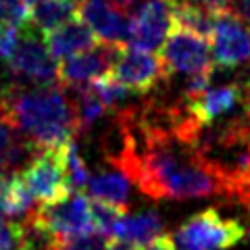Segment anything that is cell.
I'll use <instances>...</instances> for the list:
<instances>
[{
  "label": "cell",
  "instance_id": "obj_1",
  "mask_svg": "<svg viewBox=\"0 0 250 250\" xmlns=\"http://www.w3.org/2000/svg\"><path fill=\"white\" fill-rule=\"evenodd\" d=\"M113 165L154 200H186L225 194V188L196 152V138L161 125L142 113H117Z\"/></svg>",
  "mask_w": 250,
  "mask_h": 250
},
{
  "label": "cell",
  "instance_id": "obj_2",
  "mask_svg": "<svg viewBox=\"0 0 250 250\" xmlns=\"http://www.w3.org/2000/svg\"><path fill=\"white\" fill-rule=\"evenodd\" d=\"M0 98L2 108L38 152L57 150L77 134L71 100L57 83L17 85L6 82Z\"/></svg>",
  "mask_w": 250,
  "mask_h": 250
},
{
  "label": "cell",
  "instance_id": "obj_3",
  "mask_svg": "<svg viewBox=\"0 0 250 250\" xmlns=\"http://www.w3.org/2000/svg\"><path fill=\"white\" fill-rule=\"evenodd\" d=\"M25 228L34 242L44 240V246L50 240H73L92 233L90 198L82 192H71L54 205H40L25 221Z\"/></svg>",
  "mask_w": 250,
  "mask_h": 250
},
{
  "label": "cell",
  "instance_id": "obj_4",
  "mask_svg": "<svg viewBox=\"0 0 250 250\" xmlns=\"http://www.w3.org/2000/svg\"><path fill=\"white\" fill-rule=\"evenodd\" d=\"M244 238L240 221L223 217L215 208L192 215L173 233L177 250H228Z\"/></svg>",
  "mask_w": 250,
  "mask_h": 250
},
{
  "label": "cell",
  "instance_id": "obj_5",
  "mask_svg": "<svg viewBox=\"0 0 250 250\" xmlns=\"http://www.w3.org/2000/svg\"><path fill=\"white\" fill-rule=\"evenodd\" d=\"M11 80L17 85H52L57 80V61L46 46L44 34L29 25L21 31L19 44L6 61Z\"/></svg>",
  "mask_w": 250,
  "mask_h": 250
},
{
  "label": "cell",
  "instance_id": "obj_6",
  "mask_svg": "<svg viewBox=\"0 0 250 250\" xmlns=\"http://www.w3.org/2000/svg\"><path fill=\"white\" fill-rule=\"evenodd\" d=\"M159 59L167 77L173 73H182L188 77L213 75V57H210L208 42L179 27L171 31L165 44L161 46Z\"/></svg>",
  "mask_w": 250,
  "mask_h": 250
},
{
  "label": "cell",
  "instance_id": "obj_7",
  "mask_svg": "<svg viewBox=\"0 0 250 250\" xmlns=\"http://www.w3.org/2000/svg\"><path fill=\"white\" fill-rule=\"evenodd\" d=\"M61 148H57V150H40L36 156H31L25 169L19 173L29 194L40 205H54V202L71 194L65 165H62Z\"/></svg>",
  "mask_w": 250,
  "mask_h": 250
},
{
  "label": "cell",
  "instance_id": "obj_8",
  "mask_svg": "<svg viewBox=\"0 0 250 250\" xmlns=\"http://www.w3.org/2000/svg\"><path fill=\"white\" fill-rule=\"evenodd\" d=\"M175 29V15L171 0H144L131 17L127 46L138 50H161L169 34Z\"/></svg>",
  "mask_w": 250,
  "mask_h": 250
},
{
  "label": "cell",
  "instance_id": "obj_9",
  "mask_svg": "<svg viewBox=\"0 0 250 250\" xmlns=\"http://www.w3.org/2000/svg\"><path fill=\"white\" fill-rule=\"evenodd\" d=\"M108 75L119 82L125 90L142 94V96L154 90L161 80H167V73L159 57L146 50L131 48L127 44L119 46Z\"/></svg>",
  "mask_w": 250,
  "mask_h": 250
},
{
  "label": "cell",
  "instance_id": "obj_10",
  "mask_svg": "<svg viewBox=\"0 0 250 250\" xmlns=\"http://www.w3.org/2000/svg\"><path fill=\"white\" fill-rule=\"evenodd\" d=\"M119 46L98 42L94 48L85 50L75 57H69L61 61L57 69V80L61 82V88H77V85L92 83L111 73V67L115 62Z\"/></svg>",
  "mask_w": 250,
  "mask_h": 250
},
{
  "label": "cell",
  "instance_id": "obj_11",
  "mask_svg": "<svg viewBox=\"0 0 250 250\" xmlns=\"http://www.w3.org/2000/svg\"><path fill=\"white\" fill-rule=\"evenodd\" d=\"M213 65L238 67L250 61V29L229 11H221L213 29Z\"/></svg>",
  "mask_w": 250,
  "mask_h": 250
},
{
  "label": "cell",
  "instance_id": "obj_12",
  "mask_svg": "<svg viewBox=\"0 0 250 250\" xmlns=\"http://www.w3.org/2000/svg\"><path fill=\"white\" fill-rule=\"evenodd\" d=\"M77 13H80L77 17L90 27L98 42L113 46L127 44L131 17H127V13L115 9L108 0H85Z\"/></svg>",
  "mask_w": 250,
  "mask_h": 250
},
{
  "label": "cell",
  "instance_id": "obj_13",
  "mask_svg": "<svg viewBox=\"0 0 250 250\" xmlns=\"http://www.w3.org/2000/svg\"><path fill=\"white\" fill-rule=\"evenodd\" d=\"M188 113L200 127H208L219 117L231 113L238 104H242V85L228 83L213 90H205L200 96L192 100H184Z\"/></svg>",
  "mask_w": 250,
  "mask_h": 250
},
{
  "label": "cell",
  "instance_id": "obj_14",
  "mask_svg": "<svg viewBox=\"0 0 250 250\" xmlns=\"http://www.w3.org/2000/svg\"><path fill=\"white\" fill-rule=\"evenodd\" d=\"M44 40H46V46H48L54 61H65L69 57H75V54L90 50L98 44V40L90 31V27L85 25L77 15L73 19H69L67 23L59 25L57 29L44 34Z\"/></svg>",
  "mask_w": 250,
  "mask_h": 250
},
{
  "label": "cell",
  "instance_id": "obj_15",
  "mask_svg": "<svg viewBox=\"0 0 250 250\" xmlns=\"http://www.w3.org/2000/svg\"><path fill=\"white\" fill-rule=\"evenodd\" d=\"M36 148L19 131L9 113L0 106V173H13L15 167L31 159Z\"/></svg>",
  "mask_w": 250,
  "mask_h": 250
},
{
  "label": "cell",
  "instance_id": "obj_16",
  "mask_svg": "<svg viewBox=\"0 0 250 250\" xmlns=\"http://www.w3.org/2000/svg\"><path fill=\"white\" fill-rule=\"evenodd\" d=\"M34 215V196L19 173H0V217L25 223Z\"/></svg>",
  "mask_w": 250,
  "mask_h": 250
},
{
  "label": "cell",
  "instance_id": "obj_17",
  "mask_svg": "<svg viewBox=\"0 0 250 250\" xmlns=\"http://www.w3.org/2000/svg\"><path fill=\"white\" fill-rule=\"evenodd\" d=\"M163 236V221L154 210H144L138 215H125L113 233V240L123 242L131 248L150 244Z\"/></svg>",
  "mask_w": 250,
  "mask_h": 250
},
{
  "label": "cell",
  "instance_id": "obj_18",
  "mask_svg": "<svg viewBox=\"0 0 250 250\" xmlns=\"http://www.w3.org/2000/svg\"><path fill=\"white\" fill-rule=\"evenodd\" d=\"M85 190H88V196H92L94 200L125 208V202L129 198V179L119 169L100 171L96 175H90Z\"/></svg>",
  "mask_w": 250,
  "mask_h": 250
},
{
  "label": "cell",
  "instance_id": "obj_19",
  "mask_svg": "<svg viewBox=\"0 0 250 250\" xmlns=\"http://www.w3.org/2000/svg\"><path fill=\"white\" fill-rule=\"evenodd\" d=\"M71 106H73V117H75V129L80 131L90 129L100 117L104 115L106 106L103 104V100L98 98V94L94 92L92 83L77 85L71 88Z\"/></svg>",
  "mask_w": 250,
  "mask_h": 250
},
{
  "label": "cell",
  "instance_id": "obj_20",
  "mask_svg": "<svg viewBox=\"0 0 250 250\" xmlns=\"http://www.w3.org/2000/svg\"><path fill=\"white\" fill-rule=\"evenodd\" d=\"M75 9L69 6L62 0H40L38 4L31 6V25L42 34L57 29L62 23L75 17Z\"/></svg>",
  "mask_w": 250,
  "mask_h": 250
},
{
  "label": "cell",
  "instance_id": "obj_21",
  "mask_svg": "<svg viewBox=\"0 0 250 250\" xmlns=\"http://www.w3.org/2000/svg\"><path fill=\"white\" fill-rule=\"evenodd\" d=\"M61 152H62V165H65L69 188H71V192H82L90 182V173H88V167H85L83 159L77 152L75 140L67 142L61 148Z\"/></svg>",
  "mask_w": 250,
  "mask_h": 250
},
{
  "label": "cell",
  "instance_id": "obj_22",
  "mask_svg": "<svg viewBox=\"0 0 250 250\" xmlns=\"http://www.w3.org/2000/svg\"><path fill=\"white\" fill-rule=\"evenodd\" d=\"M90 213H92V225L94 231L103 233L108 240H113V233L117 229L121 219L127 215V210L108 202H100V200H90Z\"/></svg>",
  "mask_w": 250,
  "mask_h": 250
},
{
  "label": "cell",
  "instance_id": "obj_23",
  "mask_svg": "<svg viewBox=\"0 0 250 250\" xmlns=\"http://www.w3.org/2000/svg\"><path fill=\"white\" fill-rule=\"evenodd\" d=\"M34 238L25 223L0 217V250H34Z\"/></svg>",
  "mask_w": 250,
  "mask_h": 250
},
{
  "label": "cell",
  "instance_id": "obj_24",
  "mask_svg": "<svg viewBox=\"0 0 250 250\" xmlns=\"http://www.w3.org/2000/svg\"><path fill=\"white\" fill-rule=\"evenodd\" d=\"M108 242L111 240L103 233L92 231L73 240H50L42 250H106Z\"/></svg>",
  "mask_w": 250,
  "mask_h": 250
},
{
  "label": "cell",
  "instance_id": "obj_25",
  "mask_svg": "<svg viewBox=\"0 0 250 250\" xmlns=\"http://www.w3.org/2000/svg\"><path fill=\"white\" fill-rule=\"evenodd\" d=\"M92 88L98 94V98L103 100V104L106 108H117V104L123 103L129 94V90H125L123 85L117 80H113L111 75H104V77H100V80L92 82Z\"/></svg>",
  "mask_w": 250,
  "mask_h": 250
},
{
  "label": "cell",
  "instance_id": "obj_26",
  "mask_svg": "<svg viewBox=\"0 0 250 250\" xmlns=\"http://www.w3.org/2000/svg\"><path fill=\"white\" fill-rule=\"evenodd\" d=\"M228 11L240 23H244V25L250 29V0H231V4H229Z\"/></svg>",
  "mask_w": 250,
  "mask_h": 250
},
{
  "label": "cell",
  "instance_id": "obj_27",
  "mask_svg": "<svg viewBox=\"0 0 250 250\" xmlns=\"http://www.w3.org/2000/svg\"><path fill=\"white\" fill-rule=\"evenodd\" d=\"M136 250H177L175 244H173V240H171L169 236H161V238H156L152 240L150 244H146V246H140Z\"/></svg>",
  "mask_w": 250,
  "mask_h": 250
},
{
  "label": "cell",
  "instance_id": "obj_28",
  "mask_svg": "<svg viewBox=\"0 0 250 250\" xmlns=\"http://www.w3.org/2000/svg\"><path fill=\"white\" fill-rule=\"evenodd\" d=\"M194 2L207 6V9L215 11V13H221V11H228V9H229L231 0H194Z\"/></svg>",
  "mask_w": 250,
  "mask_h": 250
},
{
  "label": "cell",
  "instance_id": "obj_29",
  "mask_svg": "<svg viewBox=\"0 0 250 250\" xmlns=\"http://www.w3.org/2000/svg\"><path fill=\"white\" fill-rule=\"evenodd\" d=\"M115 9H119V11H123V13H127V11H131L134 6H138L140 4V0H108Z\"/></svg>",
  "mask_w": 250,
  "mask_h": 250
},
{
  "label": "cell",
  "instance_id": "obj_30",
  "mask_svg": "<svg viewBox=\"0 0 250 250\" xmlns=\"http://www.w3.org/2000/svg\"><path fill=\"white\" fill-rule=\"evenodd\" d=\"M106 250H136V248H131V246H127V244H123V242L111 240V242H108V246H106Z\"/></svg>",
  "mask_w": 250,
  "mask_h": 250
},
{
  "label": "cell",
  "instance_id": "obj_31",
  "mask_svg": "<svg viewBox=\"0 0 250 250\" xmlns=\"http://www.w3.org/2000/svg\"><path fill=\"white\" fill-rule=\"evenodd\" d=\"M62 2H67L69 6H73L75 11H80V6H82V4L85 2V0H62Z\"/></svg>",
  "mask_w": 250,
  "mask_h": 250
},
{
  "label": "cell",
  "instance_id": "obj_32",
  "mask_svg": "<svg viewBox=\"0 0 250 250\" xmlns=\"http://www.w3.org/2000/svg\"><path fill=\"white\" fill-rule=\"evenodd\" d=\"M21 2H23V4H27L29 9H31V6H34V4H38V2H40V0H21Z\"/></svg>",
  "mask_w": 250,
  "mask_h": 250
},
{
  "label": "cell",
  "instance_id": "obj_33",
  "mask_svg": "<svg viewBox=\"0 0 250 250\" xmlns=\"http://www.w3.org/2000/svg\"><path fill=\"white\" fill-rule=\"evenodd\" d=\"M242 202H244V205L248 207V210H250V194H248V196H244V198H240Z\"/></svg>",
  "mask_w": 250,
  "mask_h": 250
},
{
  "label": "cell",
  "instance_id": "obj_34",
  "mask_svg": "<svg viewBox=\"0 0 250 250\" xmlns=\"http://www.w3.org/2000/svg\"><path fill=\"white\" fill-rule=\"evenodd\" d=\"M0 92H2V88H0Z\"/></svg>",
  "mask_w": 250,
  "mask_h": 250
}]
</instances>
